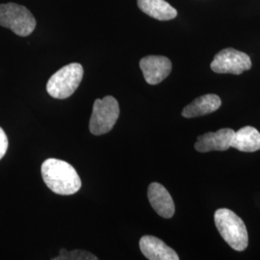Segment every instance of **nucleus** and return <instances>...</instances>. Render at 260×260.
<instances>
[{"label": "nucleus", "instance_id": "f257e3e1", "mask_svg": "<svg viewBox=\"0 0 260 260\" xmlns=\"http://www.w3.org/2000/svg\"><path fill=\"white\" fill-rule=\"evenodd\" d=\"M42 177L47 187L58 195H74L82 185L75 168L56 158L47 159L42 164Z\"/></svg>", "mask_w": 260, "mask_h": 260}, {"label": "nucleus", "instance_id": "f03ea898", "mask_svg": "<svg viewBox=\"0 0 260 260\" xmlns=\"http://www.w3.org/2000/svg\"><path fill=\"white\" fill-rule=\"evenodd\" d=\"M214 220L218 232L233 250L242 251L247 249L248 232L239 216L228 208H220L214 214Z\"/></svg>", "mask_w": 260, "mask_h": 260}, {"label": "nucleus", "instance_id": "7ed1b4c3", "mask_svg": "<svg viewBox=\"0 0 260 260\" xmlns=\"http://www.w3.org/2000/svg\"><path fill=\"white\" fill-rule=\"evenodd\" d=\"M83 73V67L78 63L63 67L48 79L47 93L57 100L70 98L81 83Z\"/></svg>", "mask_w": 260, "mask_h": 260}, {"label": "nucleus", "instance_id": "20e7f679", "mask_svg": "<svg viewBox=\"0 0 260 260\" xmlns=\"http://www.w3.org/2000/svg\"><path fill=\"white\" fill-rule=\"evenodd\" d=\"M0 25L9 28L20 37H27L36 28L37 22L29 10L16 3L0 4Z\"/></svg>", "mask_w": 260, "mask_h": 260}, {"label": "nucleus", "instance_id": "39448f33", "mask_svg": "<svg viewBox=\"0 0 260 260\" xmlns=\"http://www.w3.org/2000/svg\"><path fill=\"white\" fill-rule=\"evenodd\" d=\"M120 116V106L117 100L107 95L103 100H95L90 120V131L93 135H103L111 131Z\"/></svg>", "mask_w": 260, "mask_h": 260}, {"label": "nucleus", "instance_id": "423d86ee", "mask_svg": "<svg viewBox=\"0 0 260 260\" xmlns=\"http://www.w3.org/2000/svg\"><path fill=\"white\" fill-rule=\"evenodd\" d=\"M211 70L217 74L241 75L251 68L250 56L234 48H224L217 53L211 63Z\"/></svg>", "mask_w": 260, "mask_h": 260}, {"label": "nucleus", "instance_id": "0eeeda50", "mask_svg": "<svg viewBox=\"0 0 260 260\" xmlns=\"http://www.w3.org/2000/svg\"><path fill=\"white\" fill-rule=\"evenodd\" d=\"M140 68L147 83L156 85L166 79L171 74L172 62L165 56H146L141 59Z\"/></svg>", "mask_w": 260, "mask_h": 260}, {"label": "nucleus", "instance_id": "6e6552de", "mask_svg": "<svg viewBox=\"0 0 260 260\" xmlns=\"http://www.w3.org/2000/svg\"><path fill=\"white\" fill-rule=\"evenodd\" d=\"M234 132L235 131L232 128H223L201 135L196 142V150L199 152L226 150L231 148Z\"/></svg>", "mask_w": 260, "mask_h": 260}, {"label": "nucleus", "instance_id": "1a4fd4ad", "mask_svg": "<svg viewBox=\"0 0 260 260\" xmlns=\"http://www.w3.org/2000/svg\"><path fill=\"white\" fill-rule=\"evenodd\" d=\"M148 198L150 205L155 212L162 218L170 219L174 216L176 207L174 201L167 189L157 182H153L149 186Z\"/></svg>", "mask_w": 260, "mask_h": 260}, {"label": "nucleus", "instance_id": "9d476101", "mask_svg": "<svg viewBox=\"0 0 260 260\" xmlns=\"http://www.w3.org/2000/svg\"><path fill=\"white\" fill-rule=\"evenodd\" d=\"M142 253L149 260H178L177 252L157 237L146 235L139 243Z\"/></svg>", "mask_w": 260, "mask_h": 260}, {"label": "nucleus", "instance_id": "9b49d317", "mask_svg": "<svg viewBox=\"0 0 260 260\" xmlns=\"http://www.w3.org/2000/svg\"><path fill=\"white\" fill-rule=\"evenodd\" d=\"M221 104L222 101L217 94L208 93L196 99L190 104H188L183 108L181 114L184 118L188 119L201 117L218 110Z\"/></svg>", "mask_w": 260, "mask_h": 260}, {"label": "nucleus", "instance_id": "f8f14e48", "mask_svg": "<svg viewBox=\"0 0 260 260\" xmlns=\"http://www.w3.org/2000/svg\"><path fill=\"white\" fill-rule=\"evenodd\" d=\"M231 148L244 152H254L260 149V132L252 126H245L234 132Z\"/></svg>", "mask_w": 260, "mask_h": 260}, {"label": "nucleus", "instance_id": "ddd939ff", "mask_svg": "<svg viewBox=\"0 0 260 260\" xmlns=\"http://www.w3.org/2000/svg\"><path fill=\"white\" fill-rule=\"evenodd\" d=\"M137 5L142 12L158 20H170L177 18V10L166 0H137Z\"/></svg>", "mask_w": 260, "mask_h": 260}, {"label": "nucleus", "instance_id": "4468645a", "mask_svg": "<svg viewBox=\"0 0 260 260\" xmlns=\"http://www.w3.org/2000/svg\"><path fill=\"white\" fill-rule=\"evenodd\" d=\"M54 260H98V256L93 255V253L89 251H82V250H75V251H68L66 250H61L59 256H57Z\"/></svg>", "mask_w": 260, "mask_h": 260}, {"label": "nucleus", "instance_id": "2eb2a0df", "mask_svg": "<svg viewBox=\"0 0 260 260\" xmlns=\"http://www.w3.org/2000/svg\"><path fill=\"white\" fill-rule=\"evenodd\" d=\"M8 149V138L4 130L0 127V160L5 155Z\"/></svg>", "mask_w": 260, "mask_h": 260}]
</instances>
